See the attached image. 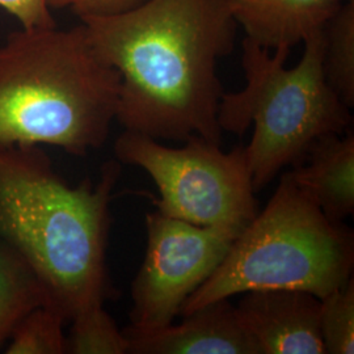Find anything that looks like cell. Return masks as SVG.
Masks as SVG:
<instances>
[{"instance_id": "obj_1", "label": "cell", "mask_w": 354, "mask_h": 354, "mask_svg": "<svg viewBox=\"0 0 354 354\" xmlns=\"http://www.w3.org/2000/svg\"><path fill=\"white\" fill-rule=\"evenodd\" d=\"M121 84L115 121L153 140L221 145L218 61L235 42L225 0H146L127 12L82 19Z\"/></svg>"}, {"instance_id": "obj_2", "label": "cell", "mask_w": 354, "mask_h": 354, "mask_svg": "<svg viewBox=\"0 0 354 354\" xmlns=\"http://www.w3.org/2000/svg\"><path fill=\"white\" fill-rule=\"evenodd\" d=\"M120 165L106 162L96 184L70 187L39 146L0 150V239L26 260L46 307L66 323L112 297L106 247Z\"/></svg>"}, {"instance_id": "obj_3", "label": "cell", "mask_w": 354, "mask_h": 354, "mask_svg": "<svg viewBox=\"0 0 354 354\" xmlns=\"http://www.w3.org/2000/svg\"><path fill=\"white\" fill-rule=\"evenodd\" d=\"M120 84L83 24L13 32L0 46V150L48 145L84 156L100 149Z\"/></svg>"}, {"instance_id": "obj_4", "label": "cell", "mask_w": 354, "mask_h": 354, "mask_svg": "<svg viewBox=\"0 0 354 354\" xmlns=\"http://www.w3.org/2000/svg\"><path fill=\"white\" fill-rule=\"evenodd\" d=\"M299 64L285 67L289 49L270 50L244 38L241 64L245 87L223 93L218 124L243 134L253 125L244 147L254 192L268 185L286 165L302 160L314 140L352 127L349 108L329 86L323 70V29L304 38Z\"/></svg>"}, {"instance_id": "obj_5", "label": "cell", "mask_w": 354, "mask_h": 354, "mask_svg": "<svg viewBox=\"0 0 354 354\" xmlns=\"http://www.w3.org/2000/svg\"><path fill=\"white\" fill-rule=\"evenodd\" d=\"M353 266V231L329 219L285 172L266 209L235 238L180 315L247 291L292 289L322 299L352 279Z\"/></svg>"}, {"instance_id": "obj_6", "label": "cell", "mask_w": 354, "mask_h": 354, "mask_svg": "<svg viewBox=\"0 0 354 354\" xmlns=\"http://www.w3.org/2000/svg\"><path fill=\"white\" fill-rule=\"evenodd\" d=\"M203 138L174 149L145 134L124 130L114 143L120 163L145 169L159 190L158 212L203 227L241 234L257 214L244 147L223 152Z\"/></svg>"}, {"instance_id": "obj_7", "label": "cell", "mask_w": 354, "mask_h": 354, "mask_svg": "<svg viewBox=\"0 0 354 354\" xmlns=\"http://www.w3.org/2000/svg\"><path fill=\"white\" fill-rule=\"evenodd\" d=\"M147 248L133 282V330L163 328L223 261L238 234L203 227L160 212L146 214Z\"/></svg>"}, {"instance_id": "obj_8", "label": "cell", "mask_w": 354, "mask_h": 354, "mask_svg": "<svg viewBox=\"0 0 354 354\" xmlns=\"http://www.w3.org/2000/svg\"><path fill=\"white\" fill-rule=\"evenodd\" d=\"M235 307L260 353L327 354L317 295L292 289L247 291Z\"/></svg>"}, {"instance_id": "obj_9", "label": "cell", "mask_w": 354, "mask_h": 354, "mask_svg": "<svg viewBox=\"0 0 354 354\" xmlns=\"http://www.w3.org/2000/svg\"><path fill=\"white\" fill-rule=\"evenodd\" d=\"M181 317L178 326L151 330L124 329L129 353L261 354L230 299L206 304Z\"/></svg>"}, {"instance_id": "obj_10", "label": "cell", "mask_w": 354, "mask_h": 354, "mask_svg": "<svg viewBox=\"0 0 354 354\" xmlns=\"http://www.w3.org/2000/svg\"><path fill=\"white\" fill-rule=\"evenodd\" d=\"M291 183L329 219L354 213V136L328 133L311 143L301 162L286 172Z\"/></svg>"}, {"instance_id": "obj_11", "label": "cell", "mask_w": 354, "mask_h": 354, "mask_svg": "<svg viewBox=\"0 0 354 354\" xmlns=\"http://www.w3.org/2000/svg\"><path fill=\"white\" fill-rule=\"evenodd\" d=\"M248 39L268 50H291L322 30L342 0H225Z\"/></svg>"}, {"instance_id": "obj_12", "label": "cell", "mask_w": 354, "mask_h": 354, "mask_svg": "<svg viewBox=\"0 0 354 354\" xmlns=\"http://www.w3.org/2000/svg\"><path fill=\"white\" fill-rule=\"evenodd\" d=\"M48 306L46 294L26 260L0 239V349L28 313Z\"/></svg>"}, {"instance_id": "obj_13", "label": "cell", "mask_w": 354, "mask_h": 354, "mask_svg": "<svg viewBox=\"0 0 354 354\" xmlns=\"http://www.w3.org/2000/svg\"><path fill=\"white\" fill-rule=\"evenodd\" d=\"M323 70L329 86L354 106V0H344L323 28Z\"/></svg>"}, {"instance_id": "obj_14", "label": "cell", "mask_w": 354, "mask_h": 354, "mask_svg": "<svg viewBox=\"0 0 354 354\" xmlns=\"http://www.w3.org/2000/svg\"><path fill=\"white\" fill-rule=\"evenodd\" d=\"M71 328L67 342V353L125 354L129 342L122 330L117 328L104 304L92 306L70 320Z\"/></svg>"}, {"instance_id": "obj_15", "label": "cell", "mask_w": 354, "mask_h": 354, "mask_svg": "<svg viewBox=\"0 0 354 354\" xmlns=\"http://www.w3.org/2000/svg\"><path fill=\"white\" fill-rule=\"evenodd\" d=\"M64 324V317L50 307H36L13 329L6 353H67Z\"/></svg>"}, {"instance_id": "obj_16", "label": "cell", "mask_w": 354, "mask_h": 354, "mask_svg": "<svg viewBox=\"0 0 354 354\" xmlns=\"http://www.w3.org/2000/svg\"><path fill=\"white\" fill-rule=\"evenodd\" d=\"M319 323L327 353H354L353 277L320 299Z\"/></svg>"}, {"instance_id": "obj_17", "label": "cell", "mask_w": 354, "mask_h": 354, "mask_svg": "<svg viewBox=\"0 0 354 354\" xmlns=\"http://www.w3.org/2000/svg\"><path fill=\"white\" fill-rule=\"evenodd\" d=\"M50 10L68 8L82 19L127 12L146 0H46Z\"/></svg>"}, {"instance_id": "obj_18", "label": "cell", "mask_w": 354, "mask_h": 354, "mask_svg": "<svg viewBox=\"0 0 354 354\" xmlns=\"http://www.w3.org/2000/svg\"><path fill=\"white\" fill-rule=\"evenodd\" d=\"M0 7L13 15L26 29L57 26L46 0H0Z\"/></svg>"}]
</instances>
